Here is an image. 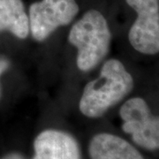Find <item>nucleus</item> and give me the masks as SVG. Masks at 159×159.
Listing matches in <instances>:
<instances>
[{
	"label": "nucleus",
	"mask_w": 159,
	"mask_h": 159,
	"mask_svg": "<svg viewBox=\"0 0 159 159\" xmlns=\"http://www.w3.org/2000/svg\"><path fill=\"white\" fill-rule=\"evenodd\" d=\"M122 129L132 135L134 143L148 150L159 149V117L153 116L148 103L141 97L124 102L119 110Z\"/></svg>",
	"instance_id": "nucleus-3"
},
{
	"label": "nucleus",
	"mask_w": 159,
	"mask_h": 159,
	"mask_svg": "<svg viewBox=\"0 0 159 159\" xmlns=\"http://www.w3.org/2000/svg\"><path fill=\"white\" fill-rule=\"evenodd\" d=\"M0 159H26V157L20 153L11 152V153L6 154V156H4L3 157H1Z\"/></svg>",
	"instance_id": "nucleus-10"
},
{
	"label": "nucleus",
	"mask_w": 159,
	"mask_h": 159,
	"mask_svg": "<svg viewBox=\"0 0 159 159\" xmlns=\"http://www.w3.org/2000/svg\"><path fill=\"white\" fill-rule=\"evenodd\" d=\"M133 88V77L124 65L117 59H109L103 64L99 77L85 86L80 111L87 118H100L124 99Z\"/></svg>",
	"instance_id": "nucleus-1"
},
{
	"label": "nucleus",
	"mask_w": 159,
	"mask_h": 159,
	"mask_svg": "<svg viewBox=\"0 0 159 159\" xmlns=\"http://www.w3.org/2000/svg\"><path fill=\"white\" fill-rule=\"evenodd\" d=\"M10 67V61L5 57H0V76Z\"/></svg>",
	"instance_id": "nucleus-9"
},
{
	"label": "nucleus",
	"mask_w": 159,
	"mask_h": 159,
	"mask_svg": "<svg viewBox=\"0 0 159 159\" xmlns=\"http://www.w3.org/2000/svg\"><path fill=\"white\" fill-rule=\"evenodd\" d=\"M32 159H81V153L73 135L61 130L46 129L34 139Z\"/></svg>",
	"instance_id": "nucleus-6"
},
{
	"label": "nucleus",
	"mask_w": 159,
	"mask_h": 159,
	"mask_svg": "<svg viewBox=\"0 0 159 159\" xmlns=\"http://www.w3.org/2000/svg\"><path fill=\"white\" fill-rule=\"evenodd\" d=\"M136 11L128 39L137 51L146 55L159 53V0H125Z\"/></svg>",
	"instance_id": "nucleus-5"
},
{
	"label": "nucleus",
	"mask_w": 159,
	"mask_h": 159,
	"mask_svg": "<svg viewBox=\"0 0 159 159\" xmlns=\"http://www.w3.org/2000/svg\"><path fill=\"white\" fill-rule=\"evenodd\" d=\"M89 154L90 159H144L129 142L108 133L97 134L92 137Z\"/></svg>",
	"instance_id": "nucleus-7"
},
{
	"label": "nucleus",
	"mask_w": 159,
	"mask_h": 159,
	"mask_svg": "<svg viewBox=\"0 0 159 159\" xmlns=\"http://www.w3.org/2000/svg\"><path fill=\"white\" fill-rule=\"evenodd\" d=\"M9 31L20 39L29 32V15L21 0H0V32Z\"/></svg>",
	"instance_id": "nucleus-8"
},
{
	"label": "nucleus",
	"mask_w": 159,
	"mask_h": 159,
	"mask_svg": "<svg viewBox=\"0 0 159 159\" xmlns=\"http://www.w3.org/2000/svg\"><path fill=\"white\" fill-rule=\"evenodd\" d=\"M0 95H1V87H0Z\"/></svg>",
	"instance_id": "nucleus-11"
},
{
	"label": "nucleus",
	"mask_w": 159,
	"mask_h": 159,
	"mask_svg": "<svg viewBox=\"0 0 159 159\" xmlns=\"http://www.w3.org/2000/svg\"><path fill=\"white\" fill-rule=\"evenodd\" d=\"M111 34L100 11L91 9L72 27L69 43L77 49V67L82 72L95 68L108 54Z\"/></svg>",
	"instance_id": "nucleus-2"
},
{
	"label": "nucleus",
	"mask_w": 159,
	"mask_h": 159,
	"mask_svg": "<svg viewBox=\"0 0 159 159\" xmlns=\"http://www.w3.org/2000/svg\"><path fill=\"white\" fill-rule=\"evenodd\" d=\"M75 0H42L29 7V30L38 42L47 39L59 27L68 25L79 11Z\"/></svg>",
	"instance_id": "nucleus-4"
}]
</instances>
